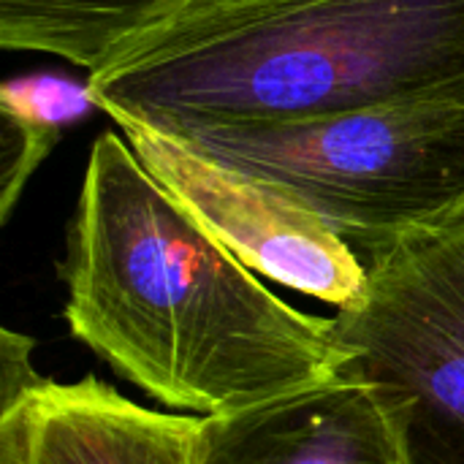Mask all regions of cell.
<instances>
[{"instance_id": "cell-10", "label": "cell", "mask_w": 464, "mask_h": 464, "mask_svg": "<svg viewBox=\"0 0 464 464\" xmlns=\"http://www.w3.org/2000/svg\"><path fill=\"white\" fill-rule=\"evenodd\" d=\"M0 408L14 405L27 392H33L44 378L33 370V340L3 329L0 337Z\"/></svg>"}, {"instance_id": "cell-8", "label": "cell", "mask_w": 464, "mask_h": 464, "mask_svg": "<svg viewBox=\"0 0 464 464\" xmlns=\"http://www.w3.org/2000/svg\"><path fill=\"white\" fill-rule=\"evenodd\" d=\"M209 0H0V46L90 71L150 27Z\"/></svg>"}, {"instance_id": "cell-6", "label": "cell", "mask_w": 464, "mask_h": 464, "mask_svg": "<svg viewBox=\"0 0 464 464\" xmlns=\"http://www.w3.org/2000/svg\"><path fill=\"white\" fill-rule=\"evenodd\" d=\"M196 464H408L378 389L337 372L288 394L201 416Z\"/></svg>"}, {"instance_id": "cell-4", "label": "cell", "mask_w": 464, "mask_h": 464, "mask_svg": "<svg viewBox=\"0 0 464 464\" xmlns=\"http://www.w3.org/2000/svg\"><path fill=\"white\" fill-rule=\"evenodd\" d=\"M367 288L332 318L340 372L378 389L408 464H464V218L367 258Z\"/></svg>"}, {"instance_id": "cell-9", "label": "cell", "mask_w": 464, "mask_h": 464, "mask_svg": "<svg viewBox=\"0 0 464 464\" xmlns=\"http://www.w3.org/2000/svg\"><path fill=\"white\" fill-rule=\"evenodd\" d=\"M95 106L87 82L54 73H33L3 82V166H0V220L8 223L22 190L49 158L63 133Z\"/></svg>"}, {"instance_id": "cell-1", "label": "cell", "mask_w": 464, "mask_h": 464, "mask_svg": "<svg viewBox=\"0 0 464 464\" xmlns=\"http://www.w3.org/2000/svg\"><path fill=\"white\" fill-rule=\"evenodd\" d=\"M63 280L71 334L174 411L231 413L345 364L332 318L272 294L111 130L90 150Z\"/></svg>"}, {"instance_id": "cell-3", "label": "cell", "mask_w": 464, "mask_h": 464, "mask_svg": "<svg viewBox=\"0 0 464 464\" xmlns=\"http://www.w3.org/2000/svg\"><path fill=\"white\" fill-rule=\"evenodd\" d=\"M169 136L283 188L364 261L464 218V95Z\"/></svg>"}, {"instance_id": "cell-2", "label": "cell", "mask_w": 464, "mask_h": 464, "mask_svg": "<svg viewBox=\"0 0 464 464\" xmlns=\"http://www.w3.org/2000/svg\"><path fill=\"white\" fill-rule=\"evenodd\" d=\"M98 109L163 133L464 95V0H209L87 73Z\"/></svg>"}, {"instance_id": "cell-5", "label": "cell", "mask_w": 464, "mask_h": 464, "mask_svg": "<svg viewBox=\"0 0 464 464\" xmlns=\"http://www.w3.org/2000/svg\"><path fill=\"white\" fill-rule=\"evenodd\" d=\"M141 166L245 266L337 310L367 288V261L283 188L223 166L177 136L114 120Z\"/></svg>"}, {"instance_id": "cell-7", "label": "cell", "mask_w": 464, "mask_h": 464, "mask_svg": "<svg viewBox=\"0 0 464 464\" xmlns=\"http://www.w3.org/2000/svg\"><path fill=\"white\" fill-rule=\"evenodd\" d=\"M198 424L136 405L95 375L44 378L0 408V464H196Z\"/></svg>"}]
</instances>
